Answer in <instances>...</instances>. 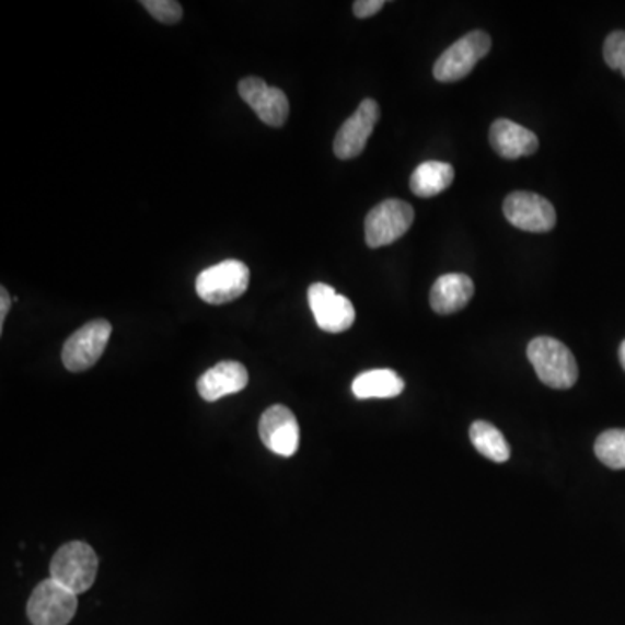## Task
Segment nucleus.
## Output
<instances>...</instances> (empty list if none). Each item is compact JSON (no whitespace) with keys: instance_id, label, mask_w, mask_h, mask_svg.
<instances>
[{"instance_id":"f3484780","label":"nucleus","mask_w":625,"mask_h":625,"mask_svg":"<svg viewBox=\"0 0 625 625\" xmlns=\"http://www.w3.org/2000/svg\"><path fill=\"white\" fill-rule=\"evenodd\" d=\"M455 171L447 162H425L414 171L410 177V189L417 197L431 198L445 192L453 183Z\"/></svg>"},{"instance_id":"4be33fe9","label":"nucleus","mask_w":625,"mask_h":625,"mask_svg":"<svg viewBox=\"0 0 625 625\" xmlns=\"http://www.w3.org/2000/svg\"><path fill=\"white\" fill-rule=\"evenodd\" d=\"M384 0H358L352 4V13L355 16L360 18V20H366V18L374 16L384 8Z\"/></svg>"},{"instance_id":"6ab92c4d","label":"nucleus","mask_w":625,"mask_h":625,"mask_svg":"<svg viewBox=\"0 0 625 625\" xmlns=\"http://www.w3.org/2000/svg\"><path fill=\"white\" fill-rule=\"evenodd\" d=\"M594 452L610 470H625V429L601 432L594 443Z\"/></svg>"},{"instance_id":"39448f33","label":"nucleus","mask_w":625,"mask_h":625,"mask_svg":"<svg viewBox=\"0 0 625 625\" xmlns=\"http://www.w3.org/2000/svg\"><path fill=\"white\" fill-rule=\"evenodd\" d=\"M490 49L491 38L487 32L482 30L470 32L438 58L432 70L435 79L438 82H458L464 79L473 72L479 59L485 58Z\"/></svg>"},{"instance_id":"f03ea898","label":"nucleus","mask_w":625,"mask_h":625,"mask_svg":"<svg viewBox=\"0 0 625 625\" xmlns=\"http://www.w3.org/2000/svg\"><path fill=\"white\" fill-rule=\"evenodd\" d=\"M96 553L85 542H68L56 551L50 562V579L61 583L65 588L82 594L93 588L97 576Z\"/></svg>"},{"instance_id":"412c9836","label":"nucleus","mask_w":625,"mask_h":625,"mask_svg":"<svg viewBox=\"0 0 625 625\" xmlns=\"http://www.w3.org/2000/svg\"><path fill=\"white\" fill-rule=\"evenodd\" d=\"M143 8L155 18L157 22L174 25L183 18V8L176 0H143Z\"/></svg>"},{"instance_id":"9d476101","label":"nucleus","mask_w":625,"mask_h":625,"mask_svg":"<svg viewBox=\"0 0 625 625\" xmlns=\"http://www.w3.org/2000/svg\"><path fill=\"white\" fill-rule=\"evenodd\" d=\"M381 117L378 101L363 100L357 112L337 130L334 139V153L337 159L349 160L366 150L367 141L372 136L375 124Z\"/></svg>"},{"instance_id":"20e7f679","label":"nucleus","mask_w":625,"mask_h":625,"mask_svg":"<svg viewBox=\"0 0 625 625\" xmlns=\"http://www.w3.org/2000/svg\"><path fill=\"white\" fill-rule=\"evenodd\" d=\"M77 609L79 601L76 592L55 579H46L32 592L26 615L34 625H68L76 617Z\"/></svg>"},{"instance_id":"f257e3e1","label":"nucleus","mask_w":625,"mask_h":625,"mask_svg":"<svg viewBox=\"0 0 625 625\" xmlns=\"http://www.w3.org/2000/svg\"><path fill=\"white\" fill-rule=\"evenodd\" d=\"M526 357L539 379L553 390H570L579 379L574 352L558 339L535 337L530 340Z\"/></svg>"},{"instance_id":"b1692460","label":"nucleus","mask_w":625,"mask_h":625,"mask_svg":"<svg viewBox=\"0 0 625 625\" xmlns=\"http://www.w3.org/2000/svg\"><path fill=\"white\" fill-rule=\"evenodd\" d=\"M618 358H621L622 367H624L625 370V340L622 343L621 349H618Z\"/></svg>"},{"instance_id":"f8f14e48","label":"nucleus","mask_w":625,"mask_h":625,"mask_svg":"<svg viewBox=\"0 0 625 625\" xmlns=\"http://www.w3.org/2000/svg\"><path fill=\"white\" fill-rule=\"evenodd\" d=\"M239 94L266 126L281 127L287 123L289 100L281 89L271 88L257 77H247L240 80Z\"/></svg>"},{"instance_id":"2eb2a0df","label":"nucleus","mask_w":625,"mask_h":625,"mask_svg":"<svg viewBox=\"0 0 625 625\" xmlns=\"http://www.w3.org/2000/svg\"><path fill=\"white\" fill-rule=\"evenodd\" d=\"M475 296V283L467 275L449 274L438 278L429 294V304L438 315L464 310Z\"/></svg>"},{"instance_id":"9b49d317","label":"nucleus","mask_w":625,"mask_h":625,"mask_svg":"<svg viewBox=\"0 0 625 625\" xmlns=\"http://www.w3.org/2000/svg\"><path fill=\"white\" fill-rule=\"evenodd\" d=\"M261 440L269 452L280 458H292L299 449L298 419L286 405H274L266 408L259 423Z\"/></svg>"},{"instance_id":"4468645a","label":"nucleus","mask_w":625,"mask_h":625,"mask_svg":"<svg viewBox=\"0 0 625 625\" xmlns=\"http://www.w3.org/2000/svg\"><path fill=\"white\" fill-rule=\"evenodd\" d=\"M490 144L502 159L517 160L533 155L539 150V138L526 127L499 118L491 124Z\"/></svg>"},{"instance_id":"ddd939ff","label":"nucleus","mask_w":625,"mask_h":625,"mask_svg":"<svg viewBox=\"0 0 625 625\" xmlns=\"http://www.w3.org/2000/svg\"><path fill=\"white\" fill-rule=\"evenodd\" d=\"M248 384V372L239 361H221L207 370L197 382V390L206 402H218L223 396L235 395Z\"/></svg>"},{"instance_id":"dca6fc26","label":"nucleus","mask_w":625,"mask_h":625,"mask_svg":"<svg viewBox=\"0 0 625 625\" xmlns=\"http://www.w3.org/2000/svg\"><path fill=\"white\" fill-rule=\"evenodd\" d=\"M352 393L358 400L395 398L405 390V382L390 369L367 370L352 381Z\"/></svg>"},{"instance_id":"423d86ee","label":"nucleus","mask_w":625,"mask_h":625,"mask_svg":"<svg viewBox=\"0 0 625 625\" xmlns=\"http://www.w3.org/2000/svg\"><path fill=\"white\" fill-rule=\"evenodd\" d=\"M414 218V207L408 201L398 198L381 201L366 219L367 245L379 248L393 244L410 230Z\"/></svg>"},{"instance_id":"aec40b11","label":"nucleus","mask_w":625,"mask_h":625,"mask_svg":"<svg viewBox=\"0 0 625 625\" xmlns=\"http://www.w3.org/2000/svg\"><path fill=\"white\" fill-rule=\"evenodd\" d=\"M604 61L612 70H618L625 77V32L618 30L613 32L604 40L603 47Z\"/></svg>"},{"instance_id":"1a4fd4ad","label":"nucleus","mask_w":625,"mask_h":625,"mask_svg":"<svg viewBox=\"0 0 625 625\" xmlns=\"http://www.w3.org/2000/svg\"><path fill=\"white\" fill-rule=\"evenodd\" d=\"M308 302L316 325L328 334H340L351 328L357 311L345 296L337 294L327 283H313L308 290Z\"/></svg>"},{"instance_id":"7ed1b4c3","label":"nucleus","mask_w":625,"mask_h":625,"mask_svg":"<svg viewBox=\"0 0 625 625\" xmlns=\"http://www.w3.org/2000/svg\"><path fill=\"white\" fill-rule=\"evenodd\" d=\"M251 281V271L242 261L228 259L204 269L197 277V294L209 304H227L244 296Z\"/></svg>"},{"instance_id":"5701e85b","label":"nucleus","mask_w":625,"mask_h":625,"mask_svg":"<svg viewBox=\"0 0 625 625\" xmlns=\"http://www.w3.org/2000/svg\"><path fill=\"white\" fill-rule=\"evenodd\" d=\"M9 310H11V296L8 289H0V332L4 331L5 319H8Z\"/></svg>"},{"instance_id":"6e6552de","label":"nucleus","mask_w":625,"mask_h":625,"mask_svg":"<svg viewBox=\"0 0 625 625\" xmlns=\"http://www.w3.org/2000/svg\"><path fill=\"white\" fill-rule=\"evenodd\" d=\"M504 216L512 227L530 233H547L556 227V210L547 198L514 192L504 200Z\"/></svg>"},{"instance_id":"a211bd4d","label":"nucleus","mask_w":625,"mask_h":625,"mask_svg":"<svg viewBox=\"0 0 625 625\" xmlns=\"http://www.w3.org/2000/svg\"><path fill=\"white\" fill-rule=\"evenodd\" d=\"M470 438L482 455L494 462H506L511 458V449L502 432L487 420H476L471 425Z\"/></svg>"},{"instance_id":"0eeeda50","label":"nucleus","mask_w":625,"mask_h":625,"mask_svg":"<svg viewBox=\"0 0 625 625\" xmlns=\"http://www.w3.org/2000/svg\"><path fill=\"white\" fill-rule=\"evenodd\" d=\"M109 336H112V324L106 320H93L84 327H80L65 343L61 352L63 366L70 372H84L96 366L108 346Z\"/></svg>"}]
</instances>
